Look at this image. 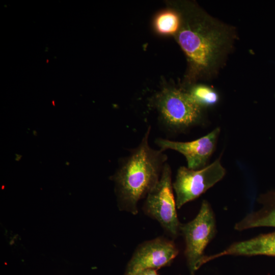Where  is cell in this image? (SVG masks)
Here are the masks:
<instances>
[{
  "label": "cell",
  "mask_w": 275,
  "mask_h": 275,
  "mask_svg": "<svg viewBox=\"0 0 275 275\" xmlns=\"http://www.w3.org/2000/svg\"><path fill=\"white\" fill-rule=\"evenodd\" d=\"M176 39L187 61L185 80L192 84L217 75L237 39L235 28L213 17L192 2H180Z\"/></svg>",
  "instance_id": "6da1fadb"
},
{
  "label": "cell",
  "mask_w": 275,
  "mask_h": 275,
  "mask_svg": "<svg viewBox=\"0 0 275 275\" xmlns=\"http://www.w3.org/2000/svg\"><path fill=\"white\" fill-rule=\"evenodd\" d=\"M150 131L149 126L139 144L122 159L112 177L119 208L133 215L138 213L139 202L158 183L168 158L163 151L150 146Z\"/></svg>",
  "instance_id": "7a4b0ae2"
},
{
  "label": "cell",
  "mask_w": 275,
  "mask_h": 275,
  "mask_svg": "<svg viewBox=\"0 0 275 275\" xmlns=\"http://www.w3.org/2000/svg\"><path fill=\"white\" fill-rule=\"evenodd\" d=\"M152 102L160 122L171 131L184 130L198 124L202 118L204 108L182 89L164 87Z\"/></svg>",
  "instance_id": "3957f363"
},
{
  "label": "cell",
  "mask_w": 275,
  "mask_h": 275,
  "mask_svg": "<svg viewBox=\"0 0 275 275\" xmlns=\"http://www.w3.org/2000/svg\"><path fill=\"white\" fill-rule=\"evenodd\" d=\"M176 208L171 168L167 162L158 183L146 196L143 210L145 214L157 221L170 236L175 238L180 234L181 224Z\"/></svg>",
  "instance_id": "277c9868"
},
{
  "label": "cell",
  "mask_w": 275,
  "mask_h": 275,
  "mask_svg": "<svg viewBox=\"0 0 275 275\" xmlns=\"http://www.w3.org/2000/svg\"><path fill=\"white\" fill-rule=\"evenodd\" d=\"M180 233L185 243L184 255L191 274L202 266L205 256L204 251L216 233V223L213 211L206 200L202 202L196 216L191 221L181 224Z\"/></svg>",
  "instance_id": "5b68a950"
},
{
  "label": "cell",
  "mask_w": 275,
  "mask_h": 275,
  "mask_svg": "<svg viewBox=\"0 0 275 275\" xmlns=\"http://www.w3.org/2000/svg\"><path fill=\"white\" fill-rule=\"evenodd\" d=\"M225 174L219 158L199 170L180 167L173 183L177 208L200 197L222 180Z\"/></svg>",
  "instance_id": "8992f818"
},
{
  "label": "cell",
  "mask_w": 275,
  "mask_h": 275,
  "mask_svg": "<svg viewBox=\"0 0 275 275\" xmlns=\"http://www.w3.org/2000/svg\"><path fill=\"white\" fill-rule=\"evenodd\" d=\"M178 253V249L174 242L164 237L145 241L134 252L127 265L125 275L169 265Z\"/></svg>",
  "instance_id": "52a82bcc"
},
{
  "label": "cell",
  "mask_w": 275,
  "mask_h": 275,
  "mask_svg": "<svg viewBox=\"0 0 275 275\" xmlns=\"http://www.w3.org/2000/svg\"><path fill=\"white\" fill-rule=\"evenodd\" d=\"M220 132L217 127L209 133L197 140L190 142H176L159 138L155 143L159 149L175 150L185 157L187 168L192 170H199L206 167L207 161L213 152Z\"/></svg>",
  "instance_id": "ba28073f"
},
{
  "label": "cell",
  "mask_w": 275,
  "mask_h": 275,
  "mask_svg": "<svg viewBox=\"0 0 275 275\" xmlns=\"http://www.w3.org/2000/svg\"><path fill=\"white\" fill-rule=\"evenodd\" d=\"M229 255H263L275 257V231L260 234L248 240L236 242L223 251L212 255L211 257L213 259H215Z\"/></svg>",
  "instance_id": "9c48e42d"
},
{
  "label": "cell",
  "mask_w": 275,
  "mask_h": 275,
  "mask_svg": "<svg viewBox=\"0 0 275 275\" xmlns=\"http://www.w3.org/2000/svg\"><path fill=\"white\" fill-rule=\"evenodd\" d=\"M261 207L246 214L234 226L241 231L259 227H275V190L260 196L258 199Z\"/></svg>",
  "instance_id": "30bf717a"
},
{
  "label": "cell",
  "mask_w": 275,
  "mask_h": 275,
  "mask_svg": "<svg viewBox=\"0 0 275 275\" xmlns=\"http://www.w3.org/2000/svg\"><path fill=\"white\" fill-rule=\"evenodd\" d=\"M180 23V15L176 9L166 10L157 15L154 26L160 34L175 35L179 29Z\"/></svg>",
  "instance_id": "8fae6325"
},
{
  "label": "cell",
  "mask_w": 275,
  "mask_h": 275,
  "mask_svg": "<svg viewBox=\"0 0 275 275\" xmlns=\"http://www.w3.org/2000/svg\"><path fill=\"white\" fill-rule=\"evenodd\" d=\"M187 91L203 108L215 104L219 99L217 93L212 88L206 85H195Z\"/></svg>",
  "instance_id": "7c38bea8"
},
{
  "label": "cell",
  "mask_w": 275,
  "mask_h": 275,
  "mask_svg": "<svg viewBox=\"0 0 275 275\" xmlns=\"http://www.w3.org/2000/svg\"><path fill=\"white\" fill-rule=\"evenodd\" d=\"M156 270L157 269H147L132 275H158Z\"/></svg>",
  "instance_id": "4fadbf2b"
}]
</instances>
